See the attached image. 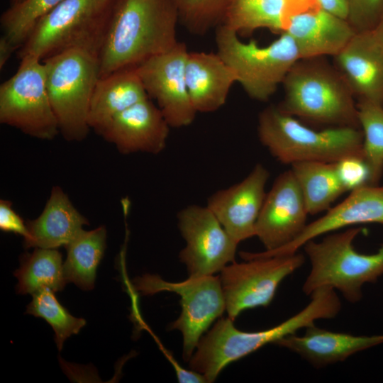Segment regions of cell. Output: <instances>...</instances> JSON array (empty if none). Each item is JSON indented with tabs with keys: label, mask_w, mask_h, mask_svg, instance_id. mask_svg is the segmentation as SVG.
<instances>
[{
	"label": "cell",
	"mask_w": 383,
	"mask_h": 383,
	"mask_svg": "<svg viewBox=\"0 0 383 383\" xmlns=\"http://www.w3.org/2000/svg\"><path fill=\"white\" fill-rule=\"evenodd\" d=\"M170 128L149 97L113 118L99 135L123 155H157L166 147Z\"/></svg>",
	"instance_id": "e0dca14e"
},
{
	"label": "cell",
	"mask_w": 383,
	"mask_h": 383,
	"mask_svg": "<svg viewBox=\"0 0 383 383\" xmlns=\"http://www.w3.org/2000/svg\"><path fill=\"white\" fill-rule=\"evenodd\" d=\"M63 0H25L10 6L1 16L3 35L18 50L36 23Z\"/></svg>",
	"instance_id": "f1b7e54d"
},
{
	"label": "cell",
	"mask_w": 383,
	"mask_h": 383,
	"mask_svg": "<svg viewBox=\"0 0 383 383\" xmlns=\"http://www.w3.org/2000/svg\"><path fill=\"white\" fill-rule=\"evenodd\" d=\"M318 6L316 0H231L221 24L238 35L259 28L281 34L293 15Z\"/></svg>",
	"instance_id": "603a6c76"
},
{
	"label": "cell",
	"mask_w": 383,
	"mask_h": 383,
	"mask_svg": "<svg viewBox=\"0 0 383 383\" xmlns=\"http://www.w3.org/2000/svg\"><path fill=\"white\" fill-rule=\"evenodd\" d=\"M16 48L2 35L0 38V69L5 66L7 61L9 60L13 52Z\"/></svg>",
	"instance_id": "8d00e7d4"
},
{
	"label": "cell",
	"mask_w": 383,
	"mask_h": 383,
	"mask_svg": "<svg viewBox=\"0 0 383 383\" xmlns=\"http://www.w3.org/2000/svg\"><path fill=\"white\" fill-rule=\"evenodd\" d=\"M300 311L282 323L266 330L245 332L235 327L230 318H221L203 335L189 360L191 370L213 382L230 363L241 359L267 344H276L283 338L314 324L320 319L335 318L341 309L335 290L318 289Z\"/></svg>",
	"instance_id": "7a4b0ae2"
},
{
	"label": "cell",
	"mask_w": 383,
	"mask_h": 383,
	"mask_svg": "<svg viewBox=\"0 0 383 383\" xmlns=\"http://www.w3.org/2000/svg\"><path fill=\"white\" fill-rule=\"evenodd\" d=\"M366 33L372 44L383 58V20L374 29Z\"/></svg>",
	"instance_id": "d590c367"
},
{
	"label": "cell",
	"mask_w": 383,
	"mask_h": 383,
	"mask_svg": "<svg viewBox=\"0 0 383 383\" xmlns=\"http://www.w3.org/2000/svg\"><path fill=\"white\" fill-rule=\"evenodd\" d=\"M184 43L154 56L135 67L150 98L154 99L170 127L187 126L196 111L191 101L185 78L188 55Z\"/></svg>",
	"instance_id": "4fadbf2b"
},
{
	"label": "cell",
	"mask_w": 383,
	"mask_h": 383,
	"mask_svg": "<svg viewBox=\"0 0 383 383\" xmlns=\"http://www.w3.org/2000/svg\"><path fill=\"white\" fill-rule=\"evenodd\" d=\"M360 227L329 233L320 241H308L304 252L311 263V270L302 287L310 296L321 288L339 291L350 303L362 297L365 284L374 282L383 275V244L376 252L364 254L353 245L362 232Z\"/></svg>",
	"instance_id": "5b68a950"
},
{
	"label": "cell",
	"mask_w": 383,
	"mask_h": 383,
	"mask_svg": "<svg viewBox=\"0 0 383 383\" xmlns=\"http://www.w3.org/2000/svg\"><path fill=\"white\" fill-rule=\"evenodd\" d=\"M177 226L186 243L179 257L189 277L213 275L235 262L238 243L206 206L182 209L177 213Z\"/></svg>",
	"instance_id": "7c38bea8"
},
{
	"label": "cell",
	"mask_w": 383,
	"mask_h": 383,
	"mask_svg": "<svg viewBox=\"0 0 383 383\" xmlns=\"http://www.w3.org/2000/svg\"><path fill=\"white\" fill-rule=\"evenodd\" d=\"M179 21L191 33L204 35L223 21L231 0H173Z\"/></svg>",
	"instance_id": "4dcf8cb0"
},
{
	"label": "cell",
	"mask_w": 383,
	"mask_h": 383,
	"mask_svg": "<svg viewBox=\"0 0 383 383\" xmlns=\"http://www.w3.org/2000/svg\"><path fill=\"white\" fill-rule=\"evenodd\" d=\"M235 261L219 276L228 317L234 321L245 310L267 307L282 282L301 267L304 256L291 255Z\"/></svg>",
	"instance_id": "8fae6325"
},
{
	"label": "cell",
	"mask_w": 383,
	"mask_h": 383,
	"mask_svg": "<svg viewBox=\"0 0 383 383\" xmlns=\"http://www.w3.org/2000/svg\"><path fill=\"white\" fill-rule=\"evenodd\" d=\"M20 60L16 73L0 86V122L30 137L52 140L60 131L47 91L43 62L33 55Z\"/></svg>",
	"instance_id": "9c48e42d"
},
{
	"label": "cell",
	"mask_w": 383,
	"mask_h": 383,
	"mask_svg": "<svg viewBox=\"0 0 383 383\" xmlns=\"http://www.w3.org/2000/svg\"><path fill=\"white\" fill-rule=\"evenodd\" d=\"M269 177L267 169L257 163L242 181L208 198L206 206L238 244L255 236V224Z\"/></svg>",
	"instance_id": "2e32d148"
},
{
	"label": "cell",
	"mask_w": 383,
	"mask_h": 383,
	"mask_svg": "<svg viewBox=\"0 0 383 383\" xmlns=\"http://www.w3.org/2000/svg\"><path fill=\"white\" fill-rule=\"evenodd\" d=\"M178 22L173 0H116L99 55V77L172 49Z\"/></svg>",
	"instance_id": "6da1fadb"
},
{
	"label": "cell",
	"mask_w": 383,
	"mask_h": 383,
	"mask_svg": "<svg viewBox=\"0 0 383 383\" xmlns=\"http://www.w3.org/2000/svg\"><path fill=\"white\" fill-rule=\"evenodd\" d=\"M135 285L143 295L167 291L179 296L182 311L170 329L181 332L186 361H189L211 323L226 311L219 276L189 277L182 282H170L157 275L145 274L135 279Z\"/></svg>",
	"instance_id": "30bf717a"
},
{
	"label": "cell",
	"mask_w": 383,
	"mask_h": 383,
	"mask_svg": "<svg viewBox=\"0 0 383 383\" xmlns=\"http://www.w3.org/2000/svg\"><path fill=\"white\" fill-rule=\"evenodd\" d=\"M308 215L303 194L289 169L275 179L267 192L255 224V236L266 251L280 248L301 233Z\"/></svg>",
	"instance_id": "5bb4252c"
},
{
	"label": "cell",
	"mask_w": 383,
	"mask_h": 383,
	"mask_svg": "<svg viewBox=\"0 0 383 383\" xmlns=\"http://www.w3.org/2000/svg\"><path fill=\"white\" fill-rule=\"evenodd\" d=\"M63 265L57 249L35 248L33 252L23 255L14 272L18 280L17 292L33 295L45 288L54 292L62 290L67 283Z\"/></svg>",
	"instance_id": "4316f807"
},
{
	"label": "cell",
	"mask_w": 383,
	"mask_h": 383,
	"mask_svg": "<svg viewBox=\"0 0 383 383\" xmlns=\"http://www.w3.org/2000/svg\"><path fill=\"white\" fill-rule=\"evenodd\" d=\"M290 166L309 215L328 210L346 192L338 175L335 162L306 161Z\"/></svg>",
	"instance_id": "d4e9b609"
},
{
	"label": "cell",
	"mask_w": 383,
	"mask_h": 383,
	"mask_svg": "<svg viewBox=\"0 0 383 383\" xmlns=\"http://www.w3.org/2000/svg\"><path fill=\"white\" fill-rule=\"evenodd\" d=\"M43 62L47 91L60 133L67 141L84 140L91 129L88 114L99 78V55L72 49Z\"/></svg>",
	"instance_id": "52a82bcc"
},
{
	"label": "cell",
	"mask_w": 383,
	"mask_h": 383,
	"mask_svg": "<svg viewBox=\"0 0 383 383\" xmlns=\"http://www.w3.org/2000/svg\"><path fill=\"white\" fill-rule=\"evenodd\" d=\"M53 291L43 289L33 294L26 313L45 319L55 332V340L59 350L70 335L77 334L85 325L81 318L72 316L57 300Z\"/></svg>",
	"instance_id": "f546056e"
},
{
	"label": "cell",
	"mask_w": 383,
	"mask_h": 383,
	"mask_svg": "<svg viewBox=\"0 0 383 383\" xmlns=\"http://www.w3.org/2000/svg\"><path fill=\"white\" fill-rule=\"evenodd\" d=\"M304 333L287 335L275 345L297 354L316 368L343 362L360 351L383 343V335H355L316 327L305 328Z\"/></svg>",
	"instance_id": "d6986e66"
},
{
	"label": "cell",
	"mask_w": 383,
	"mask_h": 383,
	"mask_svg": "<svg viewBox=\"0 0 383 383\" xmlns=\"http://www.w3.org/2000/svg\"><path fill=\"white\" fill-rule=\"evenodd\" d=\"M148 98L135 67L99 77L89 106L88 124L99 135L113 118Z\"/></svg>",
	"instance_id": "cb8c5ba5"
},
{
	"label": "cell",
	"mask_w": 383,
	"mask_h": 383,
	"mask_svg": "<svg viewBox=\"0 0 383 383\" xmlns=\"http://www.w3.org/2000/svg\"><path fill=\"white\" fill-rule=\"evenodd\" d=\"M23 1H25V0H11L10 1V6L20 4V3L23 2Z\"/></svg>",
	"instance_id": "74e56055"
},
{
	"label": "cell",
	"mask_w": 383,
	"mask_h": 383,
	"mask_svg": "<svg viewBox=\"0 0 383 383\" xmlns=\"http://www.w3.org/2000/svg\"><path fill=\"white\" fill-rule=\"evenodd\" d=\"M318 6L325 11L338 18L348 20V0H316Z\"/></svg>",
	"instance_id": "e575fe53"
},
{
	"label": "cell",
	"mask_w": 383,
	"mask_h": 383,
	"mask_svg": "<svg viewBox=\"0 0 383 383\" xmlns=\"http://www.w3.org/2000/svg\"><path fill=\"white\" fill-rule=\"evenodd\" d=\"M261 143L279 162H336L350 156L363 157V134L359 128L332 126L316 131L294 116L269 106L258 116Z\"/></svg>",
	"instance_id": "277c9868"
},
{
	"label": "cell",
	"mask_w": 383,
	"mask_h": 383,
	"mask_svg": "<svg viewBox=\"0 0 383 383\" xmlns=\"http://www.w3.org/2000/svg\"><path fill=\"white\" fill-rule=\"evenodd\" d=\"M217 53L233 70L237 82L252 99L267 101L292 66L301 59L296 45L286 32L266 46L254 40L244 43L238 34L220 24L216 28Z\"/></svg>",
	"instance_id": "ba28073f"
},
{
	"label": "cell",
	"mask_w": 383,
	"mask_h": 383,
	"mask_svg": "<svg viewBox=\"0 0 383 383\" xmlns=\"http://www.w3.org/2000/svg\"><path fill=\"white\" fill-rule=\"evenodd\" d=\"M336 170L346 192L369 184L370 171L364 158L350 156L335 162Z\"/></svg>",
	"instance_id": "d6a6232c"
},
{
	"label": "cell",
	"mask_w": 383,
	"mask_h": 383,
	"mask_svg": "<svg viewBox=\"0 0 383 383\" xmlns=\"http://www.w3.org/2000/svg\"><path fill=\"white\" fill-rule=\"evenodd\" d=\"M106 230L103 226L91 231L84 229L65 247L64 272L67 281L82 289H92L96 270L106 248Z\"/></svg>",
	"instance_id": "484cf974"
},
{
	"label": "cell",
	"mask_w": 383,
	"mask_h": 383,
	"mask_svg": "<svg viewBox=\"0 0 383 383\" xmlns=\"http://www.w3.org/2000/svg\"><path fill=\"white\" fill-rule=\"evenodd\" d=\"M89 221L60 186H54L40 215L26 221L29 237L24 247L57 249L66 246Z\"/></svg>",
	"instance_id": "7402d4cb"
},
{
	"label": "cell",
	"mask_w": 383,
	"mask_h": 383,
	"mask_svg": "<svg viewBox=\"0 0 383 383\" xmlns=\"http://www.w3.org/2000/svg\"><path fill=\"white\" fill-rule=\"evenodd\" d=\"M333 59L355 98L383 106V58L366 32L356 33Z\"/></svg>",
	"instance_id": "ffe728a7"
},
{
	"label": "cell",
	"mask_w": 383,
	"mask_h": 383,
	"mask_svg": "<svg viewBox=\"0 0 383 383\" xmlns=\"http://www.w3.org/2000/svg\"><path fill=\"white\" fill-rule=\"evenodd\" d=\"M0 228L4 232L21 235L24 240L29 237L26 223L12 208L11 201L0 200Z\"/></svg>",
	"instance_id": "836d02e7"
},
{
	"label": "cell",
	"mask_w": 383,
	"mask_h": 383,
	"mask_svg": "<svg viewBox=\"0 0 383 383\" xmlns=\"http://www.w3.org/2000/svg\"><path fill=\"white\" fill-rule=\"evenodd\" d=\"M365 223L383 225V185L367 184L350 192L340 203L307 223L292 243L276 250L250 252L251 257H268L298 252L308 241L339 229Z\"/></svg>",
	"instance_id": "9a60e30c"
},
{
	"label": "cell",
	"mask_w": 383,
	"mask_h": 383,
	"mask_svg": "<svg viewBox=\"0 0 383 383\" xmlns=\"http://www.w3.org/2000/svg\"><path fill=\"white\" fill-rule=\"evenodd\" d=\"M348 21L358 33L374 29L383 20V0H348Z\"/></svg>",
	"instance_id": "1f68e13d"
},
{
	"label": "cell",
	"mask_w": 383,
	"mask_h": 383,
	"mask_svg": "<svg viewBox=\"0 0 383 383\" xmlns=\"http://www.w3.org/2000/svg\"><path fill=\"white\" fill-rule=\"evenodd\" d=\"M185 78L197 113H210L220 109L237 82L235 74L217 52H189Z\"/></svg>",
	"instance_id": "44dd1931"
},
{
	"label": "cell",
	"mask_w": 383,
	"mask_h": 383,
	"mask_svg": "<svg viewBox=\"0 0 383 383\" xmlns=\"http://www.w3.org/2000/svg\"><path fill=\"white\" fill-rule=\"evenodd\" d=\"M284 32L294 41L301 59L333 57L357 33L347 20L318 6L293 15Z\"/></svg>",
	"instance_id": "ac0fdd59"
},
{
	"label": "cell",
	"mask_w": 383,
	"mask_h": 383,
	"mask_svg": "<svg viewBox=\"0 0 383 383\" xmlns=\"http://www.w3.org/2000/svg\"><path fill=\"white\" fill-rule=\"evenodd\" d=\"M116 0H63L35 26L18 50V57L41 61L80 49L99 55Z\"/></svg>",
	"instance_id": "8992f818"
},
{
	"label": "cell",
	"mask_w": 383,
	"mask_h": 383,
	"mask_svg": "<svg viewBox=\"0 0 383 383\" xmlns=\"http://www.w3.org/2000/svg\"><path fill=\"white\" fill-rule=\"evenodd\" d=\"M357 106L363 134V158L370 171L369 184L377 185L383 175V106L361 100Z\"/></svg>",
	"instance_id": "83f0119b"
},
{
	"label": "cell",
	"mask_w": 383,
	"mask_h": 383,
	"mask_svg": "<svg viewBox=\"0 0 383 383\" xmlns=\"http://www.w3.org/2000/svg\"><path fill=\"white\" fill-rule=\"evenodd\" d=\"M321 58L300 59L292 66L283 81L284 96L278 108L317 123L360 128L350 89L336 67Z\"/></svg>",
	"instance_id": "3957f363"
}]
</instances>
